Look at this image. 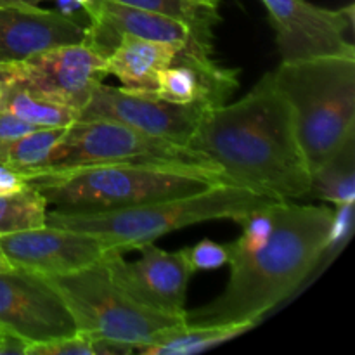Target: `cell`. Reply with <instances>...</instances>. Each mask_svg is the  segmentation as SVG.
<instances>
[{
	"label": "cell",
	"instance_id": "cell-10",
	"mask_svg": "<svg viewBox=\"0 0 355 355\" xmlns=\"http://www.w3.org/2000/svg\"><path fill=\"white\" fill-rule=\"evenodd\" d=\"M276 33L281 61L350 55L355 58L347 31L354 23V6L324 9L307 0H262Z\"/></svg>",
	"mask_w": 355,
	"mask_h": 355
},
{
	"label": "cell",
	"instance_id": "cell-22",
	"mask_svg": "<svg viewBox=\"0 0 355 355\" xmlns=\"http://www.w3.org/2000/svg\"><path fill=\"white\" fill-rule=\"evenodd\" d=\"M47 207L44 194L30 184L0 196V236L45 225Z\"/></svg>",
	"mask_w": 355,
	"mask_h": 355
},
{
	"label": "cell",
	"instance_id": "cell-23",
	"mask_svg": "<svg viewBox=\"0 0 355 355\" xmlns=\"http://www.w3.org/2000/svg\"><path fill=\"white\" fill-rule=\"evenodd\" d=\"M186 253L193 272L220 269L229 262L227 245H218L211 239H203L191 248H186Z\"/></svg>",
	"mask_w": 355,
	"mask_h": 355
},
{
	"label": "cell",
	"instance_id": "cell-7",
	"mask_svg": "<svg viewBox=\"0 0 355 355\" xmlns=\"http://www.w3.org/2000/svg\"><path fill=\"white\" fill-rule=\"evenodd\" d=\"M110 163H177L217 168L189 146L155 137L116 121L78 118L66 127L49 165L19 173L24 175Z\"/></svg>",
	"mask_w": 355,
	"mask_h": 355
},
{
	"label": "cell",
	"instance_id": "cell-25",
	"mask_svg": "<svg viewBox=\"0 0 355 355\" xmlns=\"http://www.w3.org/2000/svg\"><path fill=\"white\" fill-rule=\"evenodd\" d=\"M35 128L40 127H35V125L28 123V121L14 116V114L0 111V146L12 141V139L19 137V135H24L28 134V132L35 130Z\"/></svg>",
	"mask_w": 355,
	"mask_h": 355
},
{
	"label": "cell",
	"instance_id": "cell-30",
	"mask_svg": "<svg viewBox=\"0 0 355 355\" xmlns=\"http://www.w3.org/2000/svg\"><path fill=\"white\" fill-rule=\"evenodd\" d=\"M6 336H7V335H3V333L0 331V345H2V342H3V338H6Z\"/></svg>",
	"mask_w": 355,
	"mask_h": 355
},
{
	"label": "cell",
	"instance_id": "cell-12",
	"mask_svg": "<svg viewBox=\"0 0 355 355\" xmlns=\"http://www.w3.org/2000/svg\"><path fill=\"white\" fill-rule=\"evenodd\" d=\"M207 107L211 106L207 103L173 104L153 92L101 82L80 111V118L116 121L144 134L187 146Z\"/></svg>",
	"mask_w": 355,
	"mask_h": 355
},
{
	"label": "cell",
	"instance_id": "cell-13",
	"mask_svg": "<svg viewBox=\"0 0 355 355\" xmlns=\"http://www.w3.org/2000/svg\"><path fill=\"white\" fill-rule=\"evenodd\" d=\"M0 250L16 269L38 276H59L101 262L110 246L101 236L42 225L0 236Z\"/></svg>",
	"mask_w": 355,
	"mask_h": 355
},
{
	"label": "cell",
	"instance_id": "cell-17",
	"mask_svg": "<svg viewBox=\"0 0 355 355\" xmlns=\"http://www.w3.org/2000/svg\"><path fill=\"white\" fill-rule=\"evenodd\" d=\"M0 111L14 114L35 127L66 128L80 118L76 107L37 96L17 85L0 87Z\"/></svg>",
	"mask_w": 355,
	"mask_h": 355
},
{
	"label": "cell",
	"instance_id": "cell-14",
	"mask_svg": "<svg viewBox=\"0 0 355 355\" xmlns=\"http://www.w3.org/2000/svg\"><path fill=\"white\" fill-rule=\"evenodd\" d=\"M90 23L85 26L83 44L104 59L114 51L121 35H134L153 42H165L177 47L210 52L214 49L201 44L187 24L163 14L127 6L118 0H94L87 9Z\"/></svg>",
	"mask_w": 355,
	"mask_h": 355
},
{
	"label": "cell",
	"instance_id": "cell-1",
	"mask_svg": "<svg viewBox=\"0 0 355 355\" xmlns=\"http://www.w3.org/2000/svg\"><path fill=\"white\" fill-rule=\"evenodd\" d=\"M187 146L220 170L224 184L276 201L298 200L311 191L293 111L272 73L236 103L207 107Z\"/></svg>",
	"mask_w": 355,
	"mask_h": 355
},
{
	"label": "cell",
	"instance_id": "cell-16",
	"mask_svg": "<svg viewBox=\"0 0 355 355\" xmlns=\"http://www.w3.org/2000/svg\"><path fill=\"white\" fill-rule=\"evenodd\" d=\"M180 49L165 42L121 35L114 51L104 59V71L116 76L125 89L156 94L159 73L173 64Z\"/></svg>",
	"mask_w": 355,
	"mask_h": 355
},
{
	"label": "cell",
	"instance_id": "cell-21",
	"mask_svg": "<svg viewBox=\"0 0 355 355\" xmlns=\"http://www.w3.org/2000/svg\"><path fill=\"white\" fill-rule=\"evenodd\" d=\"M66 128L40 127L0 146V165L16 172L49 165Z\"/></svg>",
	"mask_w": 355,
	"mask_h": 355
},
{
	"label": "cell",
	"instance_id": "cell-27",
	"mask_svg": "<svg viewBox=\"0 0 355 355\" xmlns=\"http://www.w3.org/2000/svg\"><path fill=\"white\" fill-rule=\"evenodd\" d=\"M42 2H45V0H0V6L24 7V9H30V7H40Z\"/></svg>",
	"mask_w": 355,
	"mask_h": 355
},
{
	"label": "cell",
	"instance_id": "cell-26",
	"mask_svg": "<svg viewBox=\"0 0 355 355\" xmlns=\"http://www.w3.org/2000/svg\"><path fill=\"white\" fill-rule=\"evenodd\" d=\"M24 186H26V180L23 179L19 172L6 165H0V196L16 193V191L23 189Z\"/></svg>",
	"mask_w": 355,
	"mask_h": 355
},
{
	"label": "cell",
	"instance_id": "cell-9",
	"mask_svg": "<svg viewBox=\"0 0 355 355\" xmlns=\"http://www.w3.org/2000/svg\"><path fill=\"white\" fill-rule=\"evenodd\" d=\"M0 331L28 347L66 338L78 329L44 276L12 267L0 270Z\"/></svg>",
	"mask_w": 355,
	"mask_h": 355
},
{
	"label": "cell",
	"instance_id": "cell-29",
	"mask_svg": "<svg viewBox=\"0 0 355 355\" xmlns=\"http://www.w3.org/2000/svg\"><path fill=\"white\" fill-rule=\"evenodd\" d=\"M73 2H75L76 6H80V9L85 10V12H87V9H89L90 6H92L94 0H73Z\"/></svg>",
	"mask_w": 355,
	"mask_h": 355
},
{
	"label": "cell",
	"instance_id": "cell-18",
	"mask_svg": "<svg viewBox=\"0 0 355 355\" xmlns=\"http://www.w3.org/2000/svg\"><path fill=\"white\" fill-rule=\"evenodd\" d=\"M255 328V324L232 326H189L184 324L173 331L166 333L151 345L137 349L144 355H189L200 354L211 347L222 345L243 333Z\"/></svg>",
	"mask_w": 355,
	"mask_h": 355
},
{
	"label": "cell",
	"instance_id": "cell-24",
	"mask_svg": "<svg viewBox=\"0 0 355 355\" xmlns=\"http://www.w3.org/2000/svg\"><path fill=\"white\" fill-rule=\"evenodd\" d=\"M354 225V203L338 205L336 210H333V222L328 236V246L326 252H340L347 239L352 234ZM324 252V253H326Z\"/></svg>",
	"mask_w": 355,
	"mask_h": 355
},
{
	"label": "cell",
	"instance_id": "cell-5",
	"mask_svg": "<svg viewBox=\"0 0 355 355\" xmlns=\"http://www.w3.org/2000/svg\"><path fill=\"white\" fill-rule=\"evenodd\" d=\"M276 200L231 184H215L200 193L97 214L47 211V225L97 234L111 250L130 252L172 231L208 220L241 222Z\"/></svg>",
	"mask_w": 355,
	"mask_h": 355
},
{
	"label": "cell",
	"instance_id": "cell-6",
	"mask_svg": "<svg viewBox=\"0 0 355 355\" xmlns=\"http://www.w3.org/2000/svg\"><path fill=\"white\" fill-rule=\"evenodd\" d=\"M73 315L76 329L96 342L137 350L184 326V318L151 311L114 284L103 260L85 269L47 276Z\"/></svg>",
	"mask_w": 355,
	"mask_h": 355
},
{
	"label": "cell",
	"instance_id": "cell-31",
	"mask_svg": "<svg viewBox=\"0 0 355 355\" xmlns=\"http://www.w3.org/2000/svg\"><path fill=\"white\" fill-rule=\"evenodd\" d=\"M0 94H2V90H0Z\"/></svg>",
	"mask_w": 355,
	"mask_h": 355
},
{
	"label": "cell",
	"instance_id": "cell-15",
	"mask_svg": "<svg viewBox=\"0 0 355 355\" xmlns=\"http://www.w3.org/2000/svg\"><path fill=\"white\" fill-rule=\"evenodd\" d=\"M83 35L85 26L59 10L0 6V62L19 61L58 45L78 44Z\"/></svg>",
	"mask_w": 355,
	"mask_h": 355
},
{
	"label": "cell",
	"instance_id": "cell-20",
	"mask_svg": "<svg viewBox=\"0 0 355 355\" xmlns=\"http://www.w3.org/2000/svg\"><path fill=\"white\" fill-rule=\"evenodd\" d=\"M118 2L182 21L193 30L201 44L214 49V30L222 19L218 0H118Z\"/></svg>",
	"mask_w": 355,
	"mask_h": 355
},
{
	"label": "cell",
	"instance_id": "cell-3",
	"mask_svg": "<svg viewBox=\"0 0 355 355\" xmlns=\"http://www.w3.org/2000/svg\"><path fill=\"white\" fill-rule=\"evenodd\" d=\"M49 207L61 214L123 210L187 196L220 184V170L177 163H110L24 173Z\"/></svg>",
	"mask_w": 355,
	"mask_h": 355
},
{
	"label": "cell",
	"instance_id": "cell-8",
	"mask_svg": "<svg viewBox=\"0 0 355 355\" xmlns=\"http://www.w3.org/2000/svg\"><path fill=\"white\" fill-rule=\"evenodd\" d=\"M104 76V58L83 42L58 45L19 61L0 62V87H23L78 111Z\"/></svg>",
	"mask_w": 355,
	"mask_h": 355
},
{
	"label": "cell",
	"instance_id": "cell-2",
	"mask_svg": "<svg viewBox=\"0 0 355 355\" xmlns=\"http://www.w3.org/2000/svg\"><path fill=\"white\" fill-rule=\"evenodd\" d=\"M272 231L257 248L227 245L225 290L208 304L186 311L189 326L259 324L263 314L286 300L314 272L328 246L333 210L328 205L272 201Z\"/></svg>",
	"mask_w": 355,
	"mask_h": 355
},
{
	"label": "cell",
	"instance_id": "cell-11",
	"mask_svg": "<svg viewBox=\"0 0 355 355\" xmlns=\"http://www.w3.org/2000/svg\"><path fill=\"white\" fill-rule=\"evenodd\" d=\"M139 252L141 259L128 262L123 252L110 250L103 257V263L111 279L137 304L162 314L184 318L187 284L193 274L186 248L166 252L155 243H148Z\"/></svg>",
	"mask_w": 355,
	"mask_h": 355
},
{
	"label": "cell",
	"instance_id": "cell-28",
	"mask_svg": "<svg viewBox=\"0 0 355 355\" xmlns=\"http://www.w3.org/2000/svg\"><path fill=\"white\" fill-rule=\"evenodd\" d=\"M9 269H12V266H10L9 260H7L6 257H3L2 250H0V270H9Z\"/></svg>",
	"mask_w": 355,
	"mask_h": 355
},
{
	"label": "cell",
	"instance_id": "cell-19",
	"mask_svg": "<svg viewBox=\"0 0 355 355\" xmlns=\"http://www.w3.org/2000/svg\"><path fill=\"white\" fill-rule=\"evenodd\" d=\"M318 200L333 205L355 200V135L311 175V191Z\"/></svg>",
	"mask_w": 355,
	"mask_h": 355
},
{
	"label": "cell",
	"instance_id": "cell-4",
	"mask_svg": "<svg viewBox=\"0 0 355 355\" xmlns=\"http://www.w3.org/2000/svg\"><path fill=\"white\" fill-rule=\"evenodd\" d=\"M270 73L293 111L297 139L312 175L355 135V58L281 61Z\"/></svg>",
	"mask_w": 355,
	"mask_h": 355
}]
</instances>
